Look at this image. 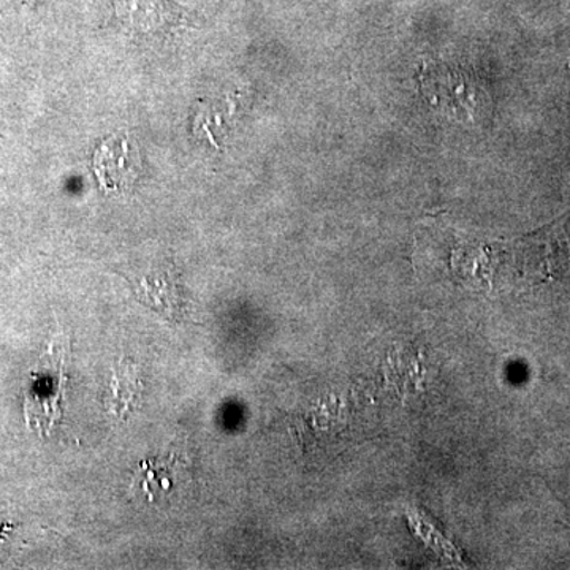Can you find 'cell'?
Returning a JSON list of instances; mask_svg holds the SVG:
<instances>
[{
	"label": "cell",
	"mask_w": 570,
	"mask_h": 570,
	"mask_svg": "<svg viewBox=\"0 0 570 570\" xmlns=\"http://www.w3.org/2000/svg\"><path fill=\"white\" fill-rule=\"evenodd\" d=\"M116 11L127 28L154 36L175 31L183 20L171 0H116Z\"/></svg>",
	"instance_id": "4"
},
{
	"label": "cell",
	"mask_w": 570,
	"mask_h": 570,
	"mask_svg": "<svg viewBox=\"0 0 570 570\" xmlns=\"http://www.w3.org/2000/svg\"><path fill=\"white\" fill-rule=\"evenodd\" d=\"M420 89L433 107L455 119L472 118L475 105L468 78L459 71L430 69L423 66L420 73Z\"/></svg>",
	"instance_id": "3"
},
{
	"label": "cell",
	"mask_w": 570,
	"mask_h": 570,
	"mask_svg": "<svg viewBox=\"0 0 570 570\" xmlns=\"http://www.w3.org/2000/svg\"><path fill=\"white\" fill-rule=\"evenodd\" d=\"M92 165L100 186L111 193H126L141 174L140 153L127 135H112L100 142Z\"/></svg>",
	"instance_id": "2"
},
{
	"label": "cell",
	"mask_w": 570,
	"mask_h": 570,
	"mask_svg": "<svg viewBox=\"0 0 570 570\" xmlns=\"http://www.w3.org/2000/svg\"><path fill=\"white\" fill-rule=\"evenodd\" d=\"M142 396V382L138 367L129 360H121L111 373L108 387L107 407L112 417L129 419L138 407Z\"/></svg>",
	"instance_id": "6"
},
{
	"label": "cell",
	"mask_w": 570,
	"mask_h": 570,
	"mask_svg": "<svg viewBox=\"0 0 570 570\" xmlns=\"http://www.w3.org/2000/svg\"><path fill=\"white\" fill-rule=\"evenodd\" d=\"M66 347L55 340L41 356L31 374V385L24 395V417L29 426L41 436L51 433L62 417L63 390H66Z\"/></svg>",
	"instance_id": "1"
},
{
	"label": "cell",
	"mask_w": 570,
	"mask_h": 570,
	"mask_svg": "<svg viewBox=\"0 0 570 570\" xmlns=\"http://www.w3.org/2000/svg\"><path fill=\"white\" fill-rule=\"evenodd\" d=\"M135 294L146 306L163 314L170 321H178L184 313L181 291L174 268L149 269L145 275L132 281Z\"/></svg>",
	"instance_id": "5"
}]
</instances>
